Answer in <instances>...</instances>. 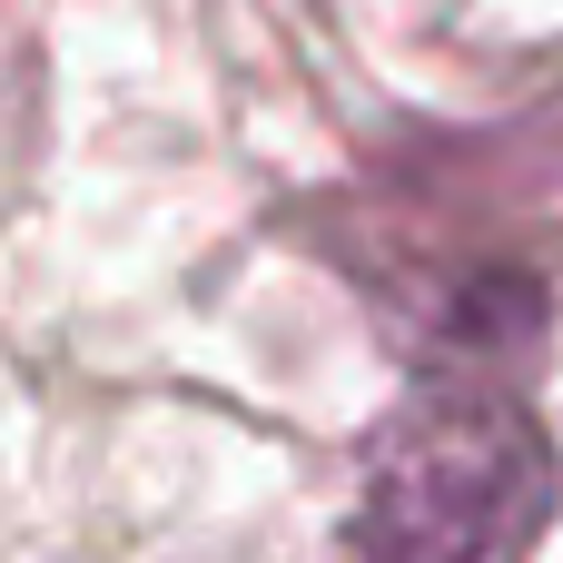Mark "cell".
I'll return each instance as SVG.
<instances>
[{
    "instance_id": "1",
    "label": "cell",
    "mask_w": 563,
    "mask_h": 563,
    "mask_svg": "<svg viewBox=\"0 0 563 563\" xmlns=\"http://www.w3.org/2000/svg\"><path fill=\"white\" fill-rule=\"evenodd\" d=\"M563 505V445L525 366L416 356L356 455V563H534Z\"/></svg>"
}]
</instances>
